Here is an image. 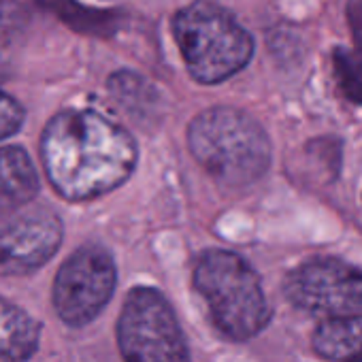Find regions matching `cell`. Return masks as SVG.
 <instances>
[{
  "label": "cell",
  "instance_id": "9",
  "mask_svg": "<svg viewBox=\"0 0 362 362\" xmlns=\"http://www.w3.org/2000/svg\"><path fill=\"white\" fill-rule=\"evenodd\" d=\"M39 192V175L22 147L0 149V220L22 211Z\"/></svg>",
  "mask_w": 362,
  "mask_h": 362
},
{
  "label": "cell",
  "instance_id": "3",
  "mask_svg": "<svg viewBox=\"0 0 362 362\" xmlns=\"http://www.w3.org/2000/svg\"><path fill=\"white\" fill-rule=\"evenodd\" d=\"M194 288L218 330L233 341L252 339L271 322V305L258 273L233 252H205L194 267Z\"/></svg>",
  "mask_w": 362,
  "mask_h": 362
},
{
  "label": "cell",
  "instance_id": "6",
  "mask_svg": "<svg viewBox=\"0 0 362 362\" xmlns=\"http://www.w3.org/2000/svg\"><path fill=\"white\" fill-rule=\"evenodd\" d=\"M117 271L111 254L100 245L79 247L58 271L54 307L69 326L90 324L111 300Z\"/></svg>",
  "mask_w": 362,
  "mask_h": 362
},
{
  "label": "cell",
  "instance_id": "7",
  "mask_svg": "<svg viewBox=\"0 0 362 362\" xmlns=\"http://www.w3.org/2000/svg\"><path fill=\"white\" fill-rule=\"evenodd\" d=\"M284 294L298 309L324 317L362 313V271L337 258H313L286 277Z\"/></svg>",
  "mask_w": 362,
  "mask_h": 362
},
{
  "label": "cell",
  "instance_id": "16",
  "mask_svg": "<svg viewBox=\"0 0 362 362\" xmlns=\"http://www.w3.org/2000/svg\"><path fill=\"white\" fill-rule=\"evenodd\" d=\"M349 22L356 35V43L362 52V0H351L349 5Z\"/></svg>",
  "mask_w": 362,
  "mask_h": 362
},
{
  "label": "cell",
  "instance_id": "13",
  "mask_svg": "<svg viewBox=\"0 0 362 362\" xmlns=\"http://www.w3.org/2000/svg\"><path fill=\"white\" fill-rule=\"evenodd\" d=\"M334 66H337V77L341 81L343 92L351 100L362 103V58H360V54L354 56L349 52H337Z\"/></svg>",
  "mask_w": 362,
  "mask_h": 362
},
{
  "label": "cell",
  "instance_id": "8",
  "mask_svg": "<svg viewBox=\"0 0 362 362\" xmlns=\"http://www.w3.org/2000/svg\"><path fill=\"white\" fill-rule=\"evenodd\" d=\"M62 243V222L45 207L22 209L0 220V277L41 269Z\"/></svg>",
  "mask_w": 362,
  "mask_h": 362
},
{
  "label": "cell",
  "instance_id": "15",
  "mask_svg": "<svg viewBox=\"0 0 362 362\" xmlns=\"http://www.w3.org/2000/svg\"><path fill=\"white\" fill-rule=\"evenodd\" d=\"M24 122V109L16 98L0 92V141L16 134L22 128Z\"/></svg>",
  "mask_w": 362,
  "mask_h": 362
},
{
  "label": "cell",
  "instance_id": "4",
  "mask_svg": "<svg viewBox=\"0 0 362 362\" xmlns=\"http://www.w3.org/2000/svg\"><path fill=\"white\" fill-rule=\"evenodd\" d=\"M173 35L190 75L220 83L239 73L254 54L252 35L222 7L199 0L173 18Z\"/></svg>",
  "mask_w": 362,
  "mask_h": 362
},
{
  "label": "cell",
  "instance_id": "10",
  "mask_svg": "<svg viewBox=\"0 0 362 362\" xmlns=\"http://www.w3.org/2000/svg\"><path fill=\"white\" fill-rule=\"evenodd\" d=\"M41 339L39 322L0 296V362H28Z\"/></svg>",
  "mask_w": 362,
  "mask_h": 362
},
{
  "label": "cell",
  "instance_id": "14",
  "mask_svg": "<svg viewBox=\"0 0 362 362\" xmlns=\"http://www.w3.org/2000/svg\"><path fill=\"white\" fill-rule=\"evenodd\" d=\"M26 11L20 0H0V47H7L26 26Z\"/></svg>",
  "mask_w": 362,
  "mask_h": 362
},
{
  "label": "cell",
  "instance_id": "12",
  "mask_svg": "<svg viewBox=\"0 0 362 362\" xmlns=\"http://www.w3.org/2000/svg\"><path fill=\"white\" fill-rule=\"evenodd\" d=\"M109 92L122 107H126L132 113H143V109H149L153 103L151 86H147L141 77L126 71H119L109 79Z\"/></svg>",
  "mask_w": 362,
  "mask_h": 362
},
{
  "label": "cell",
  "instance_id": "2",
  "mask_svg": "<svg viewBox=\"0 0 362 362\" xmlns=\"http://www.w3.org/2000/svg\"><path fill=\"white\" fill-rule=\"evenodd\" d=\"M188 145L199 164L226 188H245L258 181L271 162V141L264 128L235 107H211L188 128Z\"/></svg>",
  "mask_w": 362,
  "mask_h": 362
},
{
  "label": "cell",
  "instance_id": "5",
  "mask_svg": "<svg viewBox=\"0 0 362 362\" xmlns=\"http://www.w3.org/2000/svg\"><path fill=\"white\" fill-rule=\"evenodd\" d=\"M124 362H190V347L168 300L153 288H132L117 320Z\"/></svg>",
  "mask_w": 362,
  "mask_h": 362
},
{
  "label": "cell",
  "instance_id": "11",
  "mask_svg": "<svg viewBox=\"0 0 362 362\" xmlns=\"http://www.w3.org/2000/svg\"><path fill=\"white\" fill-rule=\"evenodd\" d=\"M313 349L332 362H362V313L326 317L313 332Z\"/></svg>",
  "mask_w": 362,
  "mask_h": 362
},
{
  "label": "cell",
  "instance_id": "1",
  "mask_svg": "<svg viewBox=\"0 0 362 362\" xmlns=\"http://www.w3.org/2000/svg\"><path fill=\"white\" fill-rule=\"evenodd\" d=\"M47 179L69 201H90L122 186L136 164L132 136L92 109L58 113L41 139Z\"/></svg>",
  "mask_w": 362,
  "mask_h": 362
}]
</instances>
